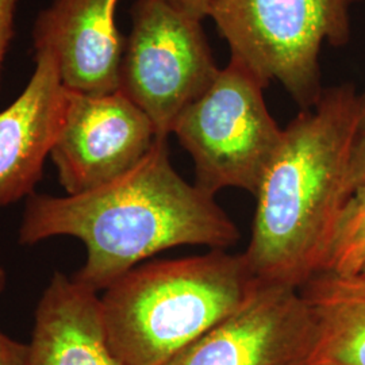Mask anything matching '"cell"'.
I'll return each instance as SVG.
<instances>
[{
	"label": "cell",
	"mask_w": 365,
	"mask_h": 365,
	"mask_svg": "<svg viewBox=\"0 0 365 365\" xmlns=\"http://www.w3.org/2000/svg\"><path fill=\"white\" fill-rule=\"evenodd\" d=\"M167 140L157 138L133 170L99 188L78 195L29 196L19 244L78 238L87 256L73 279L95 292L167 249L235 245L240 233L235 222L214 196L173 168Z\"/></svg>",
	"instance_id": "1"
},
{
	"label": "cell",
	"mask_w": 365,
	"mask_h": 365,
	"mask_svg": "<svg viewBox=\"0 0 365 365\" xmlns=\"http://www.w3.org/2000/svg\"><path fill=\"white\" fill-rule=\"evenodd\" d=\"M360 95L353 84L324 88L283 138L256 194L244 257L253 277L300 288L321 271L348 196V170L359 135Z\"/></svg>",
	"instance_id": "2"
},
{
	"label": "cell",
	"mask_w": 365,
	"mask_h": 365,
	"mask_svg": "<svg viewBox=\"0 0 365 365\" xmlns=\"http://www.w3.org/2000/svg\"><path fill=\"white\" fill-rule=\"evenodd\" d=\"M257 280L223 249L145 262L103 291L111 349L128 365H164L244 303Z\"/></svg>",
	"instance_id": "3"
},
{
	"label": "cell",
	"mask_w": 365,
	"mask_h": 365,
	"mask_svg": "<svg viewBox=\"0 0 365 365\" xmlns=\"http://www.w3.org/2000/svg\"><path fill=\"white\" fill-rule=\"evenodd\" d=\"M363 0H215L209 18L230 49L265 86L279 81L302 110L318 103L324 46L352 36L353 9Z\"/></svg>",
	"instance_id": "4"
},
{
	"label": "cell",
	"mask_w": 365,
	"mask_h": 365,
	"mask_svg": "<svg viewBox=\"0 0 365 365\" xmlns=\"http://www.w3.org/2000/svg\"><path fill=\"white\" fill-rule=\"evenodd\" d=\"M267 86L230 60L172 129L190 153L195 184L210 195L240 188L256 196L283 131L264 99Z\"/></svg>",
	"instance_id": "5"
},
{
	"label": "cell",
	"mask_w": 365,
	"mask_h": 365,
	"mask_svg": "<svg viewBox=\"0 0 365 365\" xmlns=\"http://www.w3.org/2000/svg\"><path fill=\"white\" fill-rule=\"evenodd\" d=\"M130 16L118 91L144 111L157 138H168L178 118L221 68L202 21L168 0H135Z\"/></svg>",
	"instance_id": "6"
},
{
	"label": "cell",
	"mask_w": 365,
	"mask_h": 365,
	"mask_svg": "<svg viewBox=\"0 0 365 365\" xmlns=\"http://www.w3.org/2000/svg\"><path fill=\"white\" fill-rule=\"evenodd\" d=\"M157 140L150 119L120 91H69L51 152L66 195H78L133 170Z\"/></svg>",
	"instance_id": "7"
},
{
	"label": "cell",
	"mask_w": 365,
	"mask_h": 365,
	"mask_svg": "<svg viewBox=\"0 0 365 365\" xmlns=\"http://www.w3.org/2000/svg\"><path fill=\"white\" fill-rule=\"evenodd\" d=\"M313 344L299 288L257 282L235 313L164 365H307Z\"/></svg>",
	"instance_id": "8"
},
{
	"label": "cell",
	"mask_w": 365,
	"mask_h": 365,
	"mask_svg": "<svg viewBox=\"0 0 365 365\" xmlns=\"http://www.w3.org/2000/svg\"><path fill=\"white\" fill-rule=\"evenodd\" d=\"M120 0H53L33 26L36 53L57 61L66 90L90 95L118 91L125 39L117 26Z\"/></svg>",
	"instance_id": "9"
},
{
	"label": "cell",
	"mask_w": 365,
	"mask_h": 365,
	"mask_svg": "<svg viewBox=\"0 0 365 365\" xmlns=\"http://www.w3.org/2000/svg\"><path fill=\"white\" fill-rule=\"evenodd\" d=\"M68 90L51 53H36L25 90L0 111V207L36 192L61 128Z\"/></svg>",
	"instance_id": "10"
},
{
	"label": "cell",
	"mask_w": 365,
	"mask_h": 365,
	"mask_svg": "<svg viewBox=\"0 0 365 365\" xmlns=\"http://www.w3.org/2000/svg\"><path fill=\"white\" fill-rule=\"evenodd\" d=\"M27 345L29 365H128L108 344L98 292L61 272L42 292Z\"/></svg>",
	"instance_id": "11"
},
{
	"label": "cell",
	"mask_w": 365,
	"mask_h": 365,
	"mask_svg": "<svg viewBox=\"0 0 365 365\" xmlns=\"http://www.w3.org/2000/svg\"><path fill=\"white\" fill-rule=\"evenodd\" d=\"M299 291L313 317L309 364L365 365V274L318 272Z\"/></svg>",
	"instance_id": "12"
},
{
	"label": "cell",
	"mask_w": 365,
	"mask_h": 365,
	"mask_svg": "<svg viewBox=\"0 0 365 365\" xmlns=\"http://www.w3.org/2000/svg\"><path fill=\"white\" fill-rule=\"evenodd\" d=\"M365 265V182L356 187L341 210L319 272L356 274Z\"/></svg>",
	"instance_id": "13"
},
{
	"label": "cell",
	"mask_w": 365,
	"mask_h": 365,
	"mask_svg": "<svg viewBox=\"0 0 365 365\" xmlns=\"http://www.w3.org/2000/svg\"><path fill=\"white\" fill-rule=\"evenodd\" d=\"M16 3L18 0H0V80L4 57L13 39Z\"/></svg>",
	"instance_id": "14"
},
{
	"label": "cell",
	"mask_w": 365,
	"mask_h": 365,
	"mask_svg": "<svg viewBox=\"0 0 365 365\" xmlns=\"http://www.w3.org/2000/svg\"><path fill=\"white\" fill-rule=\"evenodd\" d=\"M365 182V133L357 135L351 153L348 170V188L349 194L353 190Z\"/></svg>",
	"instance_id": "15"
},
{
	"label": "cell",
	"mask_w": 365,
	"mask_h": 365,
	"mask_svg": "<svg viewBox=\"0 0 365 365\" xmlns=\"http://www.w3.org/2000/svg\"><path fill=\"white\" fill-rule=\"evenodd\" d=\"M0 365H29V345L0 331Z\"/></svg>",
	"instance_id": "16"
},
{
	"label": "cell",
	"mask_w": 365,
	"mask_h": 365,
	"mask_svg": "<svg viewBox=\"0 0 365 365\" xmlns=\"http://www.w3.org/2000/svg\"><path fill=\"white\" fill-rule=\"evenodd\" d=\"M176 7L182 9V11L191 14L197 19L203 21L205 18H209L210 10L215 0H168Z\"/></svg>",
	"instance_id": "17"
},
{
	"label": "cell",
	"mask_w": 365,
	"mask_h": 365,
	"mask_svg": "<svg viewBox=\"0 0 365 365\" xmlns=\"http://www.w3.org/2000/svg\"><path fill=\"white\" fill-rule=\"evenodd\" d=\"M365 133V92L360 95V117H359V135Z\"/></svg>",
	"instance_id": "18"
},
{
	"label": "cell",
	"mask_w": 365,
	"mask_h": 365,
	"mask_svg": "<svg viewBox=\"0 0 365 365\" xmlns=\"http://www.w3.org/2000/svg\"><path fill=\"white\" fill-rule=\"evenodd\" d=\"M6 283H7V274L3 268H0V295L6 288Z\"/></svg>",
	"instance_id": "19"
},
{
	"label": "cell",
	"mask_w": 365,
	"mask_h": 365,
	"mask_svg": "<svg viewBox=\"0 0 365 365\" xmlns=\"http://www.w3.org/2000/svg\"><path fill=\"white\" fill-rule=\"evenodd\" d=\"M360 274H365V265H364V268H363V271H361V272H360Z\"/></svg>",
	"instance_id": "20"
},
{
	"label": "cell",
	"mask_w": 365,
	"mask_h": 365,
	"mask_svg": "<svg viewBox=\"0 0 365 365\" xmlns=\"http://www.w3.org/2000/svg\"><path fill=\"white\" fill-rule=\"evenodd\" d=\"M307 365H312V364H307Z\"/></svg>",
	"instance_id": "21"
}]
</instances>
